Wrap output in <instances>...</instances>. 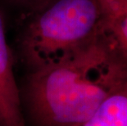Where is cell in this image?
I'll return each mask as SVG.
<instances>
[{
  "instance_id": "obj_1",
  "label": "cell",
  "mask_w": 127,
  "mask_h": 126,
  "mask_svg": "<svg viewBox=\"0 0 127 126\" xmlns=\"http://www.w3.org/2000/svg\"><path fill=\"white\" fill-rule=\"evenodd\" d=\"M127 80V57L106 30L52 66L29 71L21 96L33 126H75Z\"/></svg>"
},
{
  "instance_id": "obj_2",
  "label": "cell",
  "mask_w": 127,
  "mask_h": 126,
  "mask_svg": "<svg viewBox=\"0 0 127 126\" xmlns=\"http://www.w3.org/2000/svg\"><path fill=\"white\" fill-rule=\"evenodd\" d=\"M34 9L19 39L29 71L64 60L105 30L99 0H50Z\"/></svg>"
},
{
  "instance_id": "obj_3",
  "label": "cell",
  "mask_w": 127,
  "mask_h": 126,
  "mask_svg": "<svg viewBox=\"0 0 127 126\" xmlns=\"http://www.w3.org/2000/svg\"><path fill=\"white\" fill-rule=\"evenodd\" d=\"M0 126H27L0 15Z\"/></svg>"
},
{
  "instance_id": "obj_4",
  "label": "cell",
  "mask_w": 127,
  "mask_h": 126,
  "mask_svg": "<svg viewBox=\"0 0 127 126\" xmlns=\"http://www.w3.org/2000/svg\"><path fill=\"white\" fill-rule=\"evenodd\" d=\"M75 126H127V80L111 93L90 117Z\"/></svg>"
},
{
  "instance_id": "obj_5",
  "label": "cell",
  "mask_w": 127,
  "mask_h": 126,
  "mask_svg": "<svg viewBox=\"0 0 127 126\" xmlns=\"http://www.w3.org/2000/svg\"><path fill=\"white\" fill-rule=\"evenodd\" d=\"M106 30L127 57V0H99Z\"/></svg>"
},
{
  "instance_id": "obj_6",
  "label": "cell",
  "mask_w": 127,
  "mask_h": 126,
  "mask_svg": "<svg viewBox=\"0 0 127 126\" xmlns=\"http://www.w3.org/2000/svg\"><path fill=\"white\" fill-rule=\"evenodd\" d=\"M17 1L23 4L28 5V6H32L34 8H36V7L41 6L42 4L50 1V0H17Z\"/></svg>"
}]
</instances>
